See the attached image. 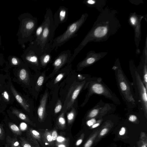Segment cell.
I'll return each instance as SVG.
<instances>
[{
  "mask_svg": "<svg viewBox=\"0 0 147 147\" xmlns=\"http://www.w3.org/2000/svg\"><path fill=\"white\" fill-rule=\"evenodd\" d=\"M113 125V123L111 121L107 120L105 121L100 128V131L94 141V143L96 144L106 135L111 130Z\"/></svg>",
  "mask_w": 147,
  "mask_h": 147,
  "instance_id": "30bf717a",
  "label": "cell"
},
{
  "mask_svg": "<svg viewBox=\"0 0 147 147\" xmlns=\"http://www.w3.org/2000/svg\"><path fill=\"white\" fill-rule=\"evenodd\" d=\"M62 105L61 101L58 100L54 109L55 113H57L59 112L61 109Z\"/></svg>",
  "mask_w": 147,
  "mask_h": 147,
  "instance_id": "f546056e",
  "label": "cell"
},
{
  "mask_svg": "<svg viewBox=\"0 0 147 147\" xmlns=\"http://www.w3.org/2000/svg\"><path fill=\"white\" fill-rule=\"evenodd\" d=\"M64 74L63 73H60L56 77L54 81V84H56L60 81L63 78Z\"/></svg>",
  "mask_w": 147,
  "mask_h": 147,
  "instance_id": "1f68e13d",
  "label": "cell"
},
{
  "mask_svg": "<svg viewBox=\"0 0 147 147\" xmlns=\"http://www.w3.org/2000/svg\"><path fill=\"white\" fill-rule=\"evenodd\" d=\"M107 32V27L100 26L96 28L94 32L95 36L98 37H100L104 36Z\"/></svg>",
  "mask_w": 147,
  "mask_h": 147,
  "instance_id": "ac0fdd59",
  "label": "cell"
},
{
  "mask_svg": "<svg viewBox=\"0 0 147 147\" xmlns=\"http://www.w3.org/2000/svg\"><path fill=\"white\" fill-rule=\"evenodd\" d=\"M27 138L26 139L34 147H40L37 140L32 136L27 131L26 132Z\"/></svg>",
  "mask_w": 147,
  "mask_h": 147,
  "instance_id": "44dd1931",
  "label": "cell"
},
{
  "mask_svg": "<svg viewBox=\"0 0 147 147\" xmlns=\"http://www.w3.org/2000/svg\"><path fill=\"white\" fill-rule=\"evenodd\" d=\"M16 147H21L20 146H16Z\"/></svg>",
  "mask_w": 147,
  "mask_h": 147,
  "instance_id": "7dc6e473",
  "label": "cell"
},
{
  "mask_svg": "<svg viewBox=\"0 0 147 147\" xmlns=\"http://www.w3.org/2000/svg\"><path fill=\"white\" fill-rule=\"evenodd\" d=\"M58 123L60 127L63 128L65 127L66 121L63 112L59 116L58 119Z\"/></svg>",
  "mask_w": 147,
  "mask_h": 147,
  "instance_id": "484cf974",
  "label": "cell"
},
{
  "mask_svg": "<svg viewBox=\"0 0 147 147\" xmlns=\"http://www.w3.org/2000/svg\"><path fill=\"white\" fill-rule=\"evenodd\" d=\"M51 135L53 141L56 140L57 137V131L55 130H53L52 132Z\"/></svg>",
  "mask_w": 147,
  "mask_h": 147,
  "instance_id": "8d00e7d4",
  "label": "cell"
},
{
  "mask_svg": "<svg viewBox=\"0 0 147 147\" xmlns=\"http://www.w3.org/2000/svg\"><path fill=\"white\" fill-rule=\"evenodd\" d=\"M43 29V22L38 26L35 32V38L34 41L38 42L40 40Z\"/></svg>",
  "mask_w": 147,
  "mask_h": 147,
  "instance_id": "ffe728a7",
  "label": "cell"
},
{
  "mask_svg": "<svg viewBox=\"0 0 147 147\" xmlns=\"http://www.w3.org/2000/svg\"><path fill=\"white\" fill-rule=\"evenodd\" d=\"M126 129L124 127H122L119 132V134L120 136L124 135L126 132Z\"/></svg>",
  "mask_w": 147,
  "mask_h": 147,
  "instance_id": "ab89813d",
  "label": "cell"
},
{
  "mask_svg": "<svg viewBox=\"0 0 147 147\" xmlns=\"http://www.w3.org/2000/svg\"><path fill=\"white\" fill-rule=\"evenodd\" d=\"M88 91L86 95L88 100L94 94L102 96L114 103L119 105L120 101L115 94L102 81L101 78H94L88 83Z\"/></svg>",
  "mask_w": 147,
  "mask_h": 147,
  "instance_id": "277c9868",
  "label": "cell"
},
{
  "mask_svg": "<svg viewBox=\"0 0 147 147\" xmlns=\"http://www.w3.org/2000/svg\"><path fill=\"white\" fill-rule=\"evenodd\" d=\"M96 118H92L87 121L86 124L88 126L90 127L96 122Z\"/></svg>",
  "mask_w": 147,
  "mask_h": 147,
  "instance_id": "d6a6232c",
  "label": "cell"
},
{
  "mask_svg": "<svg viewBox=\"0 0 147 147\" xmlns=\"http://www.w3.org/2000/svg\"><path fill=\"white\" fill-rule=\"evenodd\" d=\"M20 79L23 81L27 80L28 78V75L26 70L24 69H22L20 71L19 73Z\"/></svg>",
  "mask_w": 147,
  "mask_h": 147,
  "instance_id": "83f0119b",
  "label": "cell"
},
{
  "mask_svg": "<svg viewBox=\"0 0 147 147\" xmlns=\"http://www.w3.org/2000/svg\"><path fill=\"white\" fill-rule=\"evenodd\" d=\"M138 119L136 116L134 115H130L128 118L129 120L131 122H135Z\"/></svg>",
  "mask_w": 147,
  "mask_h": 147,
  "instance_id": "e575fe53",
  "label": "cell"
},
{
  "mask_svg": "<svg viewBox=\"0 0 147 147\" xmlns=\"http://www.w3.org/2000/svg\"><path fill=\"white\" fill-rule=\"evenodd\" d=\"M28 131L31 135L36 140L39 142H40L41 138L40 134L36 130L32 129H29Z\"/></svg>",
  "mask_w": 147,
  "mask_h": 147,
  "instance_id": "cb8c5ba5",
  "label": "cell"
},
{
  "mask_svg": "<svg viewBox=\"0 0 147 147\" xmlns=\"http://www.w3.org/2000/svg\"><path fill=\"white\" fill-rule=\"evenodd\" d=\"M84 16L78 20L69 24L66 31L62 34L54 38L51 49L56 50L71 38L75 37L84 20Z\"/></svg>",
  "mask_w": 147,
  "mask_h": 147,
  "instance_id": "5b68a950",
  "label": "cell"
},
{
  "mask_svg": "<svg viewBox=\"0 0 147 147\" xmlns=\"http://www.w3.org/2000/svg\"><path fill=\"white\" fill-rule=\"evenodd\" d=\"M102 121V119L98 120L93 125L90 127V129H92L98 127L100 125Z\"/></svg>",
  "mask_w": 147,
  "mask_h": 147,
  "instance_id": "836d02e7",
  "label": "cell"
},
{
  "mask_svg": "<svg viewBox=\"0 0 147 147\" xmlns=\"http://www.w3.org/2000/svg\"><path fill=\"white\" fill-rule=\"evenodd\" d=\"M87 2L89 4H93L95 3V1L92 0H89L87 1Z\"/></svg>",
  "mask_w": 147,
  "mask_h": 147,
  "instance_id": "f6af8a7d",
  "label": "cell"
},
{
  "mask_svg": "<svg viewBox=\"0 0 147 147\" xmlns=\"http://www.w3.org/2000/svg\"><path fill=\"white\" fill-rule=\"evenodd\" d=\"M76 114V111L74 108L68 113L67 117L69 124H71L73 122L75 118Z\"/></svg>",
  "mask_w": 147,
  "mask_h": 147,
  "instance_id": "d4e9b609",
  "label": "cell"
},
{
  "mask_svg": "<svg viewBox=\"0 0 147 147\" xmlns=\"http://www.w3.org/2000/svg\"><path fill=\"white\" fill-rule=\"evenodd\" d=\"M117 87L122 98L125 103L128 109L131 110L136 107L137 101L133 87L122 70L117 67L113 68Z\"/></svg>",
  "mask_w": 147,
  "mask_h": 147,
  "instance_id": "6da1fadb",
  "label": "cell"
},
{
  "mask_svg": "<svg viewBox=\"0 0 147 147\" xmlns=\"http://www.w3.org/2000/svg\"><path fill=\"white\" fill-rule=\"evenodd\" d=\"M84 136V133L82 134L81 135L80 138L78 139L76 142V146H79L81 144L82 142Z\"/></svg>",
  "mask_w": 147,
  "mask_h": 147,
  "instance_id": "d590c367",
  "label": "cell"
},
{
  "mask_svg": "<svg viewBox=\"0 0 147 147\" xmlns=\"http://www.w3.org/2000/svg\"><path fill=\"white\" fill-rule=\"evenodd\" d=\"M9 127L11 130L17 136H20L22 134L21 130L16 124L10 123Z\"/></svg>",
  "mask_w": 147,
  "mask_h": 147,
  "instance_id": "7402d4cb",
  "label": "cell"
},
{
  "mask_svg": "<svg viewBox=\"0 0 147 147\" xmlns=\"http://www.w3.org/2000/svg\"><path fill=\"white\" fill-rule=\"evenodd\" d=\"M4 137V133L2 127L0 126V139L2 140Z\"/></svg>",
  "mask_w": 147,
  "mask_h": 147,
  "instance_id": "60d3db41",
  "label": "cell"
},
{
  "mask_svg": "<svg viewBox=\"0 0 147 147\" xmlns=\"http://www.w3.org/2000/svg\"><path fill=\"white\" fill-rule=\"evenodd\" d=\"M146 134L143 132L141 133L139 141L137 142V147H147V139Z\"/></svg>",
  "mask_w": 147,
  "mask_h": 147,
  "instance_id": "d6986e66",
  "label": "cell"
},
{
  "mask_svg": "<svg viewBox=\"0 0 147 147\" xmlns=\"http://www.w3.org/2000/svg\"><path fill=\"white\" fill-rule=\"evenodd\" d=\"M130 21L131 23L133 25L135 24L136 22V19L134 17H131L130 18Z\"/></svg>",
  "mask_w": 147,
  "mask_h": 147,
  "instance_id": "ee69618b",
  "label": "cell"
},
{
  "mask_svg": "<svg viewBox=\"0 0 147 147\" xmlns=\"http://www.w3.org/2000/svg\"><path fill=\"white\" fill-rule=\"evenodd\" d=\"M44 80V76L43 75L40 76L38 79L37 82V86L40 87L42 85Z\"/></svg>",
  "mask_w": 147,
  "mask_h": 147,
  "instance_id": "4dcf8cb0",
  "label": "cell"
},
{
  "mask_svg": "<svg viewBox=\"0 0 147 147\" xmlns=\"http://www.w3.org/2000/svg\"><path fill=\"white\" fill-rule=\"evenodd\" d=\"M68 15L67 8L63 6L59 7L53 16V24L56 29L60 24L64 23L67 21Z\"/></svg>",
  "mask_w": 147,
  "mask_h": 147,
  "instance_id": "ba28073f",
  "label": "cell"
},
{
  "mask_svg": "<svg viewBox=\"0 0 147 147\" xmlns=\"http://www.w3.org/2000/svg\"><path fill=\"white\" fill-rule=\"evenodd\" d=\"M6 142L5 147H16L20 146L19 142L16 138H11L7 136Z\"/></svg>",
  "mask_w": 147,
  "mask_h": 147,
  "instance_id": "e0dca14e",
  "label": "cell"
},
{
  "mask_svg": "<svg viewBox=\"0 0 147 147\" xmlns=\"http://www.w3.org/2000/svg\"><path fill=\"white\" fill-rule=\"evenodd\" d=\"M42 22L43 32L40 40L37 42L40 45L42 52L46 51H52L51 46L56 29L54 26L53 15L50 9H46Z\"/></svg>",
  "mask_w": 147,
  "mask_h": 147,
  "instance_id": "7a4b0ae2",
  "label": "cell"
},
{
  "mask_svg": "<svg viewBox=\"0 0 147 147\" xmlns=\"http://www.w3.org/2000/svg\"><path fill=\"white\" fill-rule=\"evenodd\" d=\"M130 73L133 82L132 85L137 101V105L142 110L146 119L147 118V89L143 82L141 76L136 69H131Z\"/></svg>",
  "mask_w": 147,
  "mask_h": 147,
  "instance_id": "3957f363",
  "label": "cell"
},
{
  "mask_svg": "<svg viewBox=\"0 0 147 147\" xmlns=\"http://www.w3.org/2000/svg\"><path fill=\"white\" fill-rule=\"evenodd\" d=\"M12 112L20 119L23 120L33 126L36 127L35 124L29 119L28 117L20 111L16 109H13L12 111Z\"/></svg>",
  "mask_w": 147,
  "mask_h": 147,
  "instance_id": "9a60e30c",
  "label": "cell"
},
{
  "mask_svg": "<svg viewBox=\"0 0 147 147\" xmlns=\"http://www.w3.org/2000/svg\"><path fill=\"white\" fill-rule=\"evenodd\" d=\"M43 136V140L46 145L52 144L53 141L50 133L46 131Z\"/></svg>",
  "mask_w": 147,
  "mask_h": 147,
  "instance_id": "603a6c76",
  "label": "cell"
},
{
  "mask_svg": "<svg viewBox=\"0 0 147 147\" xmlns=\"http://www.w3.org/2000/svg\"><path fill=\"white\" fill-rule=\"evenodd\" d=\"M3 96L5 98L9 101V96L7 92L5 91L3 92Z\"/></svg>",
  "mask_w": 147,
  "mask_h": 147,
  "instance_id": "7bdbcfd3",
  "label": "cell"
},
{
  "mask_svg": "<svg viewBox=\"0 0 147 147\" xmlns=\"http://www.w3.org/2000/svg\"><path fill=\"white\" fill-rule=\"evenodd\" d=\"M51 52L46 51L42 52L40 57V64L42 66H46L51 61Z\"/></svg>",
  "mask_w": 147,
  "mask_h": 147,
  "instance_id": "5bb4252c",
  "label": "cell"
},
{
  "mask_svg": "<svg viewBox=\"0 0 147 147\" xmlns=\"http://www.w3.org/2000/svg\"><path fill=\"white\" fill-rule=\"evenodd\" d=\"M48 97V93L46 92L43 94L37 110L38 118L40 121L44 119L45 113V108Z\"/></svg>",
  "mask_w": 147,
  "mask_h": 147,
  "instance_id": "8fae6325",
  "label": "cell"
},
{
  "mask_svg": "<svg viewBox=\"0 0 147 147\" xmlns=\"http://www.w3.org/2000/svg\"><path fill=\"white\" fill-rule=\"evenodd\" d=\"M56 140L57 142L59 143H62L65 141V139L62 136H59L57 137Z\"/></svg>",
  "mask_w": 147,
  "mask_h": 147,
  "instance_id": "74e56055",
  "label": "cell"
},
{
  "mask_svg": "<svg viewBox=\"0 0 147 147\" xmlns=\"http://www.w3.org/2000/svg\"><path fill=\"white\" fill-rule=\"evenodd\" d=\"M11 89L13 94L18 102L27 111L30 112V107L26 101L17 92L12 86L11 87Z\"/></svg>",
  "mask_w": 147,
  "mask_h": 147,
  "instance_id": "4fadbf2b",
  "label": "cell"
},
{
  "mask_svg": "<svg viewBox=\"0 0 147 147\" xmlns=\"http://www.w3.org/2000/svg\"><path fill=\"white\" fill-rule=\"evenodd\" d=\"M20 127L21 130L24 131L26 129L27 125L26 123L23 122L20 124Z\"/></svg>",
  "mask_w": 147,
  "mask_h": 147,
  "instance_id": "f35d334b",
  "label": "cell"
},
{
  "mask_svg": "<svg viewBox=\"0 0 147 147\" xmlns=\"http://www.w3.org/2000/svg\"><path fill=\"white\" fill-rule=\"evenodd\" d=\"M19 138L22 147H34L25 138L20 137Z\"/></svg>",
  "mask_w": 147,
  "mask_h": 147,
  "instance_id": "4316f807",
  "label": "cell"
},
{
  "mask_svg": "<svg viewBox=\"0 0 147 147\" xmlns=\"http://www.w3.org/2000/svg\"><path fill=\"white\" fill-rule=\"evenodd\" d=\"M57 147H66V146L64 144H59L58 145Z\"/></svg>",
  "mask_w": 147,
  "mask_h": 147,
  "instance_id": "bcb514c9",
  "label": "cell"
},
{
  "mask_svg": "<svg viewBox=\"0 0 147 147\" xmlns=\"http://www.w3.org/2000/svg\"><path fill=\"white\" fill-rule=\"evenodd\" d=\"M42 53L40 45L37 42L33 41L27 51L26 59L32 65L38 66L40 64V57Z\"/></svg>",
  "mask_w": 147,
  "mask_h": 147,
  "instance_id": "8992f818",
  "label": "cell"
},
{
  "mask_svg": "<svg viewBox=\"0 0 147 147\" xmlns=\"http://www.w3.org/2000/svg\"><path fill=\"white\" fill-rule=\"evenodd\" d=\"M111 109V106L109 104L99 103L90 111L87 114L86 119L88 120L92 118L101 117L110 112Z\"/></svg>",
  "mask_w": 147,
  "mask_h": 147,
  "instance_id": "52a82bcc",
  "label": "cell"
},
{
  "mask_svg": "<svg viewBox=\"0 0 147 147\" xmlns=\"http://www.w3.org/2000/svg\"><path fill=\"white\" fill-rule=\"evenodd\" d=\"M100 130V129H98L91 134L84 144L83 147H91L94 142Z\"/></svg>",
  "mask_w": 147,
  "mask_h": 147,
  "instance_id": "2e32d148",
  "label": "cell"
},
{
  "mask_svg": "<svg viewBox=\"0 0 147 147\" xmlns=\"http://www.w3.org/2000/svg\"><path fill=\"white\" fill-rule=\"evenodd\" d=\"M71 56V51L69 49L61 51L55 58L53 63L54 70L57 71L68 62Z\"/></svg>",
  "mask_w": 147,
  "mask_h": 147,
  "instance_id": "9c48e42d",
  "label": "cell"
},
{
  "mask_svg": "<svg viewBox=\"0 0 147 147\" xmlns=\"http://www.w3.org/2000/svg\"><path fill=\"white\" fill-rule=\"evenodd\" d=\"M86 83V80L80 83L75 87L73 91L70 100L67 104V109H68L71 107L74 104L75 101L79 95L80 91Z\"/></svg>",
  "mask_w": 147,
  "mask_h": 147,
  "instance_id": "7c38bea8",
  "label": "cell"
},
{
  "mask_svg": "<svg viewBox=\"0 0 147 147\" xmlns=\"http://www.w3.org/2000/svg\"><path fill=\"white\" fill-rule=\"evenodd\" d=\"M142 74L143 80H142L147 90V68L146 65L144 67Z\"/></svg>",
  "mask_w": 147,
  "mask_h": 147,
  "instance_id": "f1b7e54d",
  "label": "cell"
},
{
  "mask_svg": "<svg viewBox=\"0 0 147 147\" xmlns=\"http://www.w3.org/2000/svg\"><path fill=\"white\" fill-rule=\"evenodd\" d=\"M12 63L14 65H17L18 64V61L17 59L13 57L11 59Z\"/></svg>",
  "mask_w": 147,
  "mask_h": 147,
  "instance_id": "b9f144b4",
  "label": "cell"
}]
</instances>
